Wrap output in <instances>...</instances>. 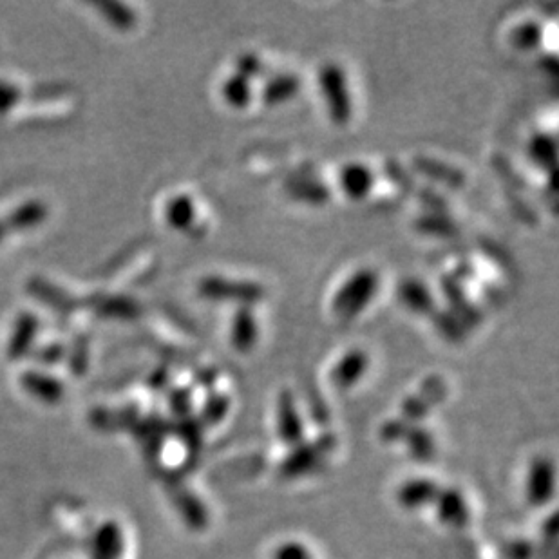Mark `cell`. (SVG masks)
Instances as JSON below:
<instances>
[{"instance_id":"cell-34","label":"cell","mask_w":559,"mask_h":559,"mask_svg":"<svg viewBox=\"0 0 559 559\" xmlns=\"http://www.w3.org/2000/svg\"><path fill=\"white\" fill-rule=\"evenodd\" d=\"M543 40V29L536 20H525L520 26L512 29L511 44L522 51L538 48Z\"/></svg>"},{"instance_id":"cell-49","label":"cell","mask_w":559,"mask_h":559,"mask_svg":"<svg viewBox=\"0 0 559 559\" xmlns=\"http://www.w3.org/2000/svg\"><path fill=\"white\" fill-rule=\"evenodd\" d=\"M543 538L549 541H556L558 538V522H556V514H552L549 520L543 525Z\"/></svg>"},{"instance_id":"cell-38","label":"cell","mask_w":559,"mask_h":559,"mask_svg":"<svg viewBox=\"0 0 559 559\" xmlns=\"http://www.w3.org/2000/svg\"><path fill=\"white\" fill-rule=\"evenodd\" d=\"M435 326L438 333L451 342L462 341L465 337V330H467L465 324L451 310L449 312H436Z\"/></svg>"},{"instance_id":"cell-47","label":"cell","mask_w":559,"mask_h":559,"mask_svg":"<svg viewBox=\"0 0 559 559\" xmlns=\"http://www.w3.org/2000/svg\"><path fill=\"white\" fill-rule=\"evenodd\" d=\"M147 384H149V388L154 389V391H165V389L169 388V384H171V371L167 370V368H158V370H154L151 373V377L147 379Z\"/></svg>"},{"instance_id":"cell-46","label":"cell","mask_w":559,"mask_h":559,"mask_svg":"<svg viewBox=\"0 0 559 559\" xmlns=\"http://www.w3.org/2000/svg\"><path fill=\"white\" fill-rule=\"evenodd\" d=\"M420 199H422L427 212H444V210H447L446 198H442L435 190H424L420 194Z\"/></svg>"},{"instance_id":"cell-22","label":"cell","mask_w":559,"mask_h":559,"mask_svg":"<svg viewBox=\"0 0 559 559\" xmlns=\"http://www.w3.org/2000/svg\"><path fill=\"white\" fill-rule=\"evenodd\" d=\"M174 505L181 514V518L194 531H201L209 525V512L205 509V505L201 503L198 496L190 493L189 489L178 485L174 491Z\"/></svg>"},{"instance_id":"cell-17","label":"cell","mask_w":559,"mask_h":559,"mask_svg":"<svg viewBox=\"0 0 559 559\" xmlns=\"http://www.w3.org/2000/svg\"><path fill=\"white\" fill-rule=\"evenodd\" d=\"M370 366L366 351L351 350L335 364L332 370V384L337 389H350L361 382Z\"/></svg>"},{"instance_id":"cell-8","label":"cell","mask_w":559,"mask_h":559,"mask_svg":"<svg viewBox=\"0 0 559 559\" xmlns=\"http://www.w3.org/2000/svg\"><path fill=\"white\" fill-rule=\"evenodd\" d=\"M436 518L449 529H465L471 522V509L464 494L456 487L440 489L435 503Z\"/></svg>"},{"instance_id":"cell-18","label":"cell","mask_w":559,"mask_h":559,"mask_svg":"<svg viewBox=\"0 0 559 559\" xmlns=\"http://www.w3.org/2000/svg\"><path fill=\"white\" fill-rule=\"evenodd\" d=\"M373 183H375V174L364 163H346L339 174L342 192L355 201L368 198L373 190Z\"/></svg>"},{"instance_id":"cell-37","label":"cell","mask_w":559,"mask_h":559,"mask_svg":"<svg viewBox=\"0 0 559 559\" xmlns=\"http://www.w3.org/2000/svg\"><path fill=\"white\" fill-rule=\"evenodd\" d=\"M33 361L37 362L38 366L44 368H53L62 362L66 361L67 346L64 342L51 341L42 344V346H35V350L31 351Z\"/></svg>"},{"instance_id":"cell-24","label":"cell","mask_w":559,"mask_h":559,"mask_svg":"<svg viewBox=\"0 0 559 559\" xmlns=\"http://www.w3.org/2000/svg\"><path fill=\"white\" fill-rule=\"evenodd\" d=\"M402 444L408 447V455L415 460V462H422L426 464L429 460H433L436 455V442L433 433L422 426V424H415L409 426L408 433L402 438Z\"/></svg>"},{"instance_id":"cell-14","label":"cell","mask_w":559,"mask_h":559,"mask_svg":"<svg viewBox=\"0 0 559 559\" xmlns=\"http://www.w3.org/2000/svg\"><path fill=\"white\" fill-rule=\"evenodd\" d=\"M49 218V207L42 199H28L20 203L19 207L11 210L6 218L2 219L10 234L15 232H28L42 227Z\"/></svg>"},{"instance_id":"cell-1","label":"cell","mask_w":559,"mask_h":559,"mask_svg":"<svg viewBox=\"0 0 559 559\" xmlns=\"http://www.w3.org/2000/svg\"><path fill=\"white\" fill-rule=\"evenodd\" d=\"M379 290V275L371 268H362L351 275L333 297V313L341 321H351L359 317Z\"/></svg>"},{"instance_id":"cell-44","label":"cell","mask_w":559,"mask_h":559,"mask_svg":"<svg viewBox=\"0 0 559 559\" xmlns=\"http://www.w3.org/2000/svg\"><path fill=\"white\" fill-rule=\"evenodd\" d=\"M384 171H386L389 180L393 181V183H397V185H400V187H404V189H413L415 181H413V178H411V174H409V172L406 171L404 167H400L398 163H384Z\"/></svg>"},{"instance_id":"cell-20","label":"cell","mask_w":559,"mask_h":559,"mask_svg":"<svg viewBox=\"0 0 559 559\" xmlns=\"http://www.w3.org/2000/svg\"><path fill=\"white\" fill-rule=\"evenodd\" d=\"M196 216H198V210L194 205V199L190 198L189 194L172 196L163 209V218L167 221V225L178 232L192 230L196 223Z\"/></svg>"},{"instance_id":"cell-39","label":"cell","mask_w":559,"mask_h":559,"mask_svg":"<svg viewBox=\"0 0 559 559\" xmlns=\"http://www.w3.org/2000/svg\"><path fill=\"white\" fill-rule=\"evenodd\" d=\"M169 409H171L172 417L187 418L192 415L194 409V391L187 386L169 389Z\"/></svg>"},{"instance_id":"cell-27","label":"cell","mask_w":559,"mask_h":559,"mask_svg":"<svg viewBox=\"0 0 559 559\" xmlns=\"http://www.w3.org/2000/svg\"><path fill=\"white\" fill-rule=\"evenodd\" d=\"M413 167L427 178L438 181V183H444L447 187H460L465 183L464 172L458 171L456 167L449 165V163L436 162L433 158L418 156L413 160Z\"/></svg>"},{"instance_id":"cell-6","label":"cell","mask_w":559,"mask_h":559,"mask_svg":"<svg viewBox=\"0 0 559 559\" xmlns=\"http://www.w3.org/2000/svg\"><path fill=\"white\" fill-rule=\"evenodd\" d=\"M556 493V465L547 456L532 460L525 478V498L532 507H543Z\"/></svg>"},{"instance_id":"cell-45","label":"cell","mask_w":559,"mask_h":559,"mask_svg":"<svg viewBox=\"0 0 559 559\" xmlns=\"http://www.w3.org/2000/svg\"><path fill=\"white\" fill-rule=\"evenodd\" d=\"M534 554V547L529 541L514 540L505 545L503 556L505 559H531Z\"/></svg>"},{"instance_id":"cell-23","label":"cell","mask_w":559,"mask_h":559,"mask_svg":"<svg viewBox=\"0 0 559 559\" xmlns=\"http://www.w3.org/2000/svg\"><path fill=\"white\" fill-rule=\"evenodd\" d=\"M398 297L411 312L427 315L435 312V297L422 281L406 279L398 288Z\"/></svg>"},{"instance_id":"cell-11","label":"cell","mask_w":559,"mask_h":559,"mask_svg":"<svg viewBox=\"0 0 559 559\" xmlns=\"http://www.w3.org/2000/svg\"><path fill=\"white\" fill-rule=\"evenodd\" d=\"M19 382L29 397L37 398L48 406H55L66 395L64 382L58 380L57 377H53V375H49L46 371H24L20 375Z\"/></svg>"},{"instance_id":"cell-36","label":"cell","mask_w":559,"mask_h":559,"mask_svg":"<svg viewBox=\"0 0 559 559\" xmlns=\"http://www.w3.org/2000/svg\"><path fill=\"white\" fill-rule=\"evenodd\" d=\"M203 424L199 422L198 417L181 418L178 424L174 426V433L180 436L181 442L189 449L190 453H198L203 444Z\"/></svg>"},{"instance_id":"cell-40","label":"cell","mask_w":559,"mask_h":559,"mask_svg":"<svg viewBox=\"0 0 559 559\" xmlns=\"http://www.w3.org/2000/svg\"><path fill=\"white\" fill-rule=\"evenodd\" d=\"M24 98V91L19 84L0 78V116H6L15 111Z\"/></svg>"},{"instance_id":"cell-33","label":"cell","mask_w":559,"mask_h":559,"mask_svg":"<svg viewBox=\"0 0 559 559\" xmlns=\"http://www.w3.org/2000/svg\"><path fill=\"white\" fill-rule=\"evenodd\" d=\"M89 357H91V344L87 335H76L71 346H67V366L75 377H84L89 368Z\"/></svg>"},{"instance_id":"cell-9","label":"cell","mask_w":559,"mask_h":559,"mask_svg":"<svg viewBox=\"0 0 559 559\" xmlns=\"http://www.w3.org/2000/svg\"><path fill=\"white\" fill-rule=\"evenodd\" d=\"M40 332V319L33 312H20L15 317V323L11 328L10 339L6 346V355L11 361H20L31 355L35 350V342Z\"/></svg>"},{"instance_id":"cell-19","label":"cell","mask_w":559,"mask_h":559,"mask_svg":"<svg viewBox=\"0 0 559 559\" xmlns=\"http://www.w3.org/2000/svg\"><path fill=\"white\" fill-rule=\"evenodd\" d=\"M82 306H89L93 312L120 321H131L140 315V306L131 297L124 295H91Z\"/></svg>"},{"instance_id":"cell-35","label":"cell","mask_w":559,"mask_h":559,"mask_svg":"<svg viewBox=\"0 0 559 559\" xmlns=\"http://www.w3.org/2000/svg\"><path fill=\"white\" fill-rule=\"evenodd\" d=\"M532 162L543 169H552L556 163V140L549 134H536L529 143Z\"/></svg>"},{"instance_id":"cell-29","label":"cell","mask_w":559,"mask_h":559,"mask_svg":"<svg viewBox=\"0 0 559 559\" xmlns=\"http://www.w3.org/2000/svg\"><path fill=\"white\" fill-rule=\"evenodd\" d=\"M288 192L292 198L310 205H324L330 199V189L315 178H295L288 183Z\"/></svg>"},{"instance_id":"cell-5","label":"cell","mask_w":559,"mask_h":559,"mask_svg":"<svg viewBox=\"0 0 559 559\" xmlns=\"http://www.w3.org/2000/svg\"><path fill=\"white\" fill-rule=\"evenodd\" d=\"M275 429L279 440L286 447H297L303 444L306 429H304L303 417L299 413V406L295 400L294 393L290 389H283L277 397V409H275Z\"/></svg>"},{"instance_id":"cell-10","label":"cell","mask_w":559,"mask_h":559,"mask_svg":"<svg viewBox=\"0 0 559 559\" xmlns=\"http://www.w3.org/2000/svg\"><path fill=\"white\" fill-rule=\"evenodd\" d=\"M28 294L40 303L46 304L49 310L60 313V315H71L82 306L80 301H76L75 295L69 294L60 286L53 285L51 281L42 279V277L29 279Z\"/></svg>"},{"instance_id":"cell-43","label":"cell","mask_w":559,"mask_h":559,"mask_svg":"<svg viewBox=\"0 0 559 559\" xmlns=\"http://www.w3.org/2000/svg\"><path fill=\"white\" fill-rule=\"evenodd\" d=\"M236 67V73L245 76L248 80H252V78H256V76L263 73V62H261V58L252 55V53H245V55H241V57L237 58Z\"/></svg>"},{"instance_id":"cell-41","label":"cell","mask_w":559,"mask_h":559,"mask_svg":"<svg viewBox=\"0 0 559 559\" xmlns=\"http://www.w3.org/2000/svg\"><path fill=\"white\" fill-rule=\"evenodd\" d=\"M409 426L411 424H408L406 420H402L400 417L389 418L380 426V440L386 442V444H398V442H402V438L408 433Z\"/></svg>"},{"instance_id":"cell-30","label":"cell","mask_w":559,"mask_h":559,"mask_svg":"<svg viewBox=\"0 0 559 559\" xmlns=\"http://www.w3.org/2000/svg\"><path fill=\"white\" fill-rule=\"evenodd\" d=\"M252 84L245 76L234 73L221 84V98L234 109H245L252 102Z\"/></svg>"},{"instance_id":"cell-28","label":"cell","mask_w":559,"mask_h":559,"mask_svg":"<svg viewBox=\"0 0 559 559\" xmlns=\"http://www.w3.org/2000/svg\"><path fill=\"white\" fill-rule=\"evenodd\" d=\"M301 89V82L295 75L290 73H283V75H275L266 80L265 87H263V100L268 105L285 104L288 100H292Z\"/></svg>"},{"instance_id":"cell-3","label":"cell","mask_w":559,"mask_h":559,"mask_svg":"<svg viewBox=\"0 0 559 559\" xmlns=\"http://www.w3.org/2000/svg\"><path fill=\"white\" fill-rule=\"evenodd\" d=\"M319 87L333 124H348L351 118V96L344 69L337 64H324L319 71Z\"/></svg>"},{"instance_id":"cell-7","label":"cell","mask_w":559,"mask_h":559,"mask_svg":"<svg viewBox=\"0 0 559 559\" xmlns=\"http://www.w3.org/2000/svg\"><path fill=\"white\" fill-rule=\"evenodd\" d=\"M447 388L444 380L438 377H429L418 389L415 395H409L400 408V418L406 420L411 426L420 424L429 415V411L435 408L446 398Z\"/></svg>"},{"instance_id":"cell-13","label":"cell","mask_w":559,"mask_h":559,"mask_svg":"<svg viewBox=\"0 0 559 559\" xmlns=\"http://www.w3.org/2000/svg\"><path fill=\"white\" fill-rule=\"evenodd\" d=\"M440 485L429 478H411L397 489V503L404 511L415 512L433 505L440 493Z\"/></svg>"},{"instance_id":"cell-31","label":"cell","mask_w":559,"mask_h":559,"mask_svg":"<svg viewBox=\"0 0 559 559\" xmlns=\"http://www.w3.org/2000/svg\"><path fill=\"white\" fill-rule=\"evenodd\" d=\"M415 227L427 236L451 237L458 234V225L446 212H426L417 219Z\"/></svg>"},{"instance_id":"cell-15","label":"cell","mask_w":559,"mask_h":559,"mask_svg":"<svg viewBox=\"0 0 559 559\" xmlns=\"http://www.w3.org/2000/svg\"><path fill=\"white\" fill-rule=\"evenodd\" d=\"M133 433L136 440L142 444L143 453L151 460H158V456L162 455L165 436L169 433V424L165 422L162 415H152L138 420L134 424Z\"/></svg>"},{"instance_id":"cell-50","label":"cell","mask_w":559,"mask_h":559,"mask_svg":"<svg viewBox=\"0 0 559 559\" xmlns=\"http://www.w3.org/2000/svg\"><path fill=\"white\" fill-rule=\"evenodd\" d=\"M8 236H10V230H8L4 221H0V245L6 241V237Z\"/></svg>"},{"instance_id":"cell-25","label":"cell","mask_w":559,"mask_h":559,"mask_svg":"<svg viewBox=\"0 0 559 559\" xmlns=\"http://www.w3.org/2000/svg\"><path fill=\"white\" fill-rule=\"evenodd\" d=\"M91 424L96 427V429H102V431H118V429H133L134 424L140 420L138 417V409L134 406H127L124 409H118V411H113V409L98 408L91 413Z\"/></svg>"},{"instance_id":"cell-16","label":"cell","mask_w":559,"mask_h":559,"mask_svg":"<svg viewBox=\"0 0 559 559\" xmlns=\"http://www.w3.org/2000/svg\"><path fill=\"white\" fill-rule=\"evenodd\" d=\"M259 341V323L250 306H241L232 319L230 342L239 353H250Z\"/></svg>"},{"instance_id":"cell-21","label":"cell","mask_w":559,"mask_h":559,"mask_svg":"<svg viewBox=\"0 0 559 559\" xmlns=\"http://www.w3.org/2000/svg\"><path fill=\"white\" fill-rule=\"evenodd\" d=\"M125 538L118 523L100 525L93 541V559H120L124 556Z\"/></svg>"},{"instance_id":"cell-26","label":"cell","mask_w":559,"mask_h":559,"mask_svg":"<svg viewBox=\"0 0 559 559\" xmlns=\"http://www.w3.org/2000/svg\"><path fill=\"white\" fill-rule=\"evenodd\" d=\"M95 10L102 15V19L111 24L118 31H131L138 24L136 11L124 2L118 0H100L93 4Z\"/></svg>"},{"instance_id":"cell-4","label":"cell","mask_w":559,"mask_h":559,"mask_svg":"<svg viewBox=\"0 0 559 559\" xmlns=\"http://www.w3.org/2000/svg\"><path fill=\"white\" fill-rule=\"evenodd\" d=\"M199 295L210 301H232L241 306H250L265 297V288L252 281H237L225 277H205L199 281Z\"/></svg>"},{"instance_id":"cell-2","label":"cell","mask_w":559,"mask_h":559,"mask_svg":"<svg viewBox=\"0 0 559 559\" xmlns=\"http://www.w3.org/2000/svg\"><path fill=\"white\" fill-rule=\"evenodd\" d=\"M335 449V436L323 435L319 436L313 442L299 444L292 447V451L288 453L283 464L279 465V476L283 480H295L301 478L304 474L315 473L328 455Z\"/></svg>"},{"instance_id":"cell-42","label":"cell","mask_w":559,"mask_h":559,"mask_svg":"<svg viewBox=\"0 0 559 559\" xmlns=\"http://www.w3.org/2000/svg\"><path fill=\"white\" fill-rule=\"evenodd\" d=\"M274 559H313V556L301 541L288 540L275 549Z\"/></svg>"},{"instance_id":"cell-32","label":"cell","mask_w":559,"mask_h":559,"mask_svg":"<svg viewBox=\"0 0 559 559\" xmlns=\"http://www.w3.org/2000/svg\"><path fill=\"white\" fill-rule=\"evenodd\" d=\"M228 411H230V398L221 393H210L199 411V422L203 427L219 426L227 418Z\"/></svg>"},{"instance_id":"cell-12","label":"cell","mask_w":559,"mask_h":559,"mask_svg":"<svg viewBox=\"0 0 559 559\" xmlns=\"http://www.w3.org/2000/svg\"><path fill=\"white\" fill-rule=\"evenodd\" d=\"M440 285H442V292L446 295L451 312L455 313L456 317L465 324V328L480 324L484 315L476 304L469 301L464 285H462V279H458L456 275H446V277H442Z\"/></svg>"},{"instance_id":"cell-48","label":"cell","mask_w":559,"mask_h":559,"mask_svg":"<svg viewBox=\"0 0 559 559\" xmlns=\"http://www.w3.org/2000/svg\"><path fill=\"white\" fill-rule=\"evenodd\" d=\"M216 380H218V371L212 370V368H203L196 373V384L203 389L212 388Z\"/></svg>"}]
</instances>
